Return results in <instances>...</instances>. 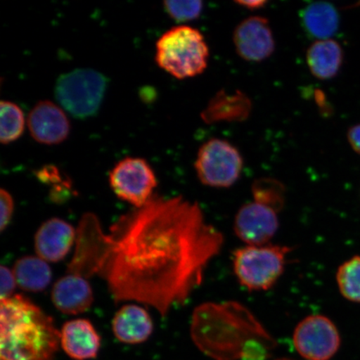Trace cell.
Masks as SVG:
<instances>
[{
	"mask_svg": "<svg viewBox=\"0 0 360 360\" xmlns=\"http://www.w3.org/2000/svg\"><path fill=\"white\" fill-rule=\"evenodd\" d=\"M76 231L68 274L98 276L115 302L136 301L163 317L200 286L224 242L200 205L182 196L153 195L121 216L107 235L97 216L86 213Z\"/></svg>",
	"mask_w": 360,
	"mask_h": 360,
	"instance_id": "6da1fadb",
	"label": "cell"
},
{
	"mask_svg": "<svg viewBox=\"0 0 360 360\" xmlns=\"http://www.w3.org/2000/svg\"><path fill=\"white\" fill-rule=\"evenodd\" d=\"M193 343L215 360L241 359L248 342H263L274 349L277 342L255 315L238 301L205 302L193 310L191 326Z\"/></svg>",
	"mask_w": 360,
	"mask_h": 360,
	"instance_id": "7a4b0ae2",
	"label": "cell"
},
{
	"mask_svg": "<svg viewBox=\"0 0 360 360\" xmlns=\"http://www.w3.org/2000/svg\"><path fill=\"white\" fill-rule=\"evenodd\" d=\"M60 331L26 297L0 300V360H55Z\"/></svg>",
	"mask_w": 360,
	"mask_h": 360,
	"instance_id": "3957f363",
	"label": "cell"
},
{
	"mask_svg": "<svg viewBox=\"0 0 360 360\" xmlns=\"http://www.w3.org/2000/svg\"><path fill=\"white\" fill-rule=\"evenodd\" d=\"M209 58L204 35L188 25L173 27L156 43L157 65L178 79L201 75L208 67Z\"/></svg>",
	"mask_w": 360,
	"mask_h": 360,
	"instance_id": "277c9868",
	"label": "cell"
},
{
	"mask_svg": "<svg viewBox=\"0 0 360 360\" xmlns=\"http://www.w3.org/2000/svg\"><path fill=\"white\" fill-rule=\"evenodd\" d=\"M286 245H245L233 253V269L240 285L249 291H266L276 285L285 271Z\"/></svg>",
	"mask_w": 360,
	"mask_h": 360,
	"instance_id": "5b68a950",
	"label": "cell"
},
{
	"mask_svg": "<svg viewBox=\"0 0 360 360\" xmlns=\"http://www.w3.org/2000/svg\"><path fill=\"white\" fill-rule=\"evenodd\" d=\"M107 89V78L97 70L81 68L58 77L55 96L64 110L76 119L96 115Z\"/></svg>",
	"mask_w": 360,
	"mask_h": 360,
	"instance_id": "8992f818",
	"label": "cell"
},
{
	"mask_svg": "<svg viewBox=\"0 0 360 360\" xmlns=\"http://www.w3.org/2000/svg\"><path fill=\"white\" fill-rule=\"evenodd\" d=\"M244 160L238 148L221 139H211L198 152L195 169L205 186L227 188L240 179Z\"/></svg>",
	"mask_w": 360,
	"mask_h": 360,
	"instance_id": "52a82bcc",
	"label": "cell"
},
{
	"mask_svg": "<svg viewBox=\"0 0 360 360\" xmlns=\"http://www.w3.org/2000/svg\"><path fill=\"white\" fill-rule=\"evenodd\" d=\"M112 191L120 200L141 208L154 195L157 179L150 164L142 158L128 157L115 165L110 173Z\"/></svg>",
	"mask_w": 360,
	"mask_h": 360,
	"instance_id": "ba28073f",
	"label": "cell"
},
{
	"mask_svg": "<svg viewBox=\"0 0 360 360\" xmlns=\"http://www.w3.org/2000/svg\"><path fill=\"white\" fill-rule=\"evenodd\" d=\"M292 343L305 360H330L339 350L341 340L331 319L322 314H310L297 325Z\"/></svg>",
	"mask_w": 360,
	"mask_h": 360,
	"instance_id": "9c48e42d",
	"label": "cell"
},
{
	"mask_svg": "<svg viewBox=\"0 0 360 360\" xmlns=\"http://www.w3.org/2000/svg\"><path fill=\"white\" fill-rule=\"evenodd\" d=\"M278 214L260 202L254 200L246 202L238 210L233 231L245 245H268L280 226Z\"/></svg>",
	"mask_w": 360,
	"mask_h": 360,
	"instance_id": "30bf717a",
	"label": "cell"
},
{
	"mask_svg": "<svg viewBox=\"0 0 360 360\" xmlns=\"http://www.w3.org/2000/svg\"><path fill=\"white\" fill-rule=\"evenodd\" d=\"M233 42L242 60L259 63L276 51L271 26L266 18L251 16L243 20L233 31Z\"/></svg>",
	"mask_w": 360,
	"mask_h": 360,
	"instance_id": "8fae6325",
	"label": "cell"
},
{
	"mask_svg": "<svg viewBox=\"0 0 360 360\" xmlns=\"http://www.w3.org/2000/svg\"><path fill=\"white\" fill-rule=\"evenodd\" d=\"M28 128L35 141L46 146L60 145L70 133V123L64 110L49 101H39L31 110Z\"/></svg>",
	"mask_w": 360,
	"mask_h": 360,
	"instance_id": "7c38bea8",
	"label": "cell"
},
{
	"mask_svg": "<svg viewBox=\"0 0 360 360\" xmlns=\"http://www.w3.org/2000/svg\"><path fill=\"white\" fill-rule=\"evenodd\" d=\"M76 236L77 231L65 220L58 218L48 219L35 233L36 254L46 262H58L70 253Z\"/></svg>",
	"mask_w": 360,
	"mask_h": 360,
	"instance_id": "4fadbf2b",
	"label": "cell"
},
{
	"mask_svg": "<svg viewBox=\"0 0 360 360\" xmlns=\"http://www.w3.org/2000/svg\"><path fill=\"white\" fill-rule=\"evenodd\" d=\"M60 345L72 359L89 360L97 357L101 339L88 319H77L68 321L63 326Z\"/></svg>",
	"mask_w": 360,
	"mask_h": 360,
	"instance_id": "5bb4252c",
	"label": "cell"
},
{
	"mask_svg": "<svg viewBox=\"0 0 360 360\" xmlns=\"http://www.w3.org/2000/svg\"><path fill=\"white\" fill-rule=\"evenodd\" d=\"M51 299L58 311L75 315L91 307L94 295L87 278L68 274L53 285Z\"/></svg>",
	"mask_w": 360,
	"mask_h": 360,
	"instance_id": "9a60e30c",
	"label": "cell"
},
{
	"mask_svg": "<svg viewBox=\"0 0 360 360\" xmlns=\"http://www.w3.org/2000/svg\"><path fill=\"white\" fill-rule=\"evenodd\" d=\"M112 328L116 339L121 343L139 345L150 337L154 326L145 309L128 304L117 311L112 319Z\"/></svg>",
	"mask_w": 360,
	"mask_h": 360,
	"instance_id": "2e32d148",
	"label": "cell"
},
{
	"mask_svg": "<svg viewBox=\"0 0 360 360\" xmlns=\"http://www.w3.org/2000/svg\"><path fill=\"white\" fill-rule=\"evenodd\" d=\"M344 53L339 43L333 39L316 40L306 52V63L315 78L327 80L339 73Z\"/></svg>",
	"mask_w": 360,
	"mask_h": 360,
	"instance_id": "e0dca14e",
	"label": "cell"
},
{
	"mask_svg": "<svg viewBox=\"0 0 360 360\" xmlns=\"http://www.w3.org/2000/svg\"><path fill=\"white\" fill-rule=\"evenodd\" d=\"M301 25L309 37L316 40L330 39L340 25L336 8L327 2H314L305 6L300 13Z\"/></svg>",
	"mask_w": 360,
	"mask_h": 360,
	"instance_id": "ac0fdd59",
	"label": "cell"
},
{
	"mask_svg": "<svg viewBox=\"0 0 360 360\" xmlns=\"http://www.w3.org/2000/svg\"><path fill=\"white\" fill-rule=\"evenodd\" d=\"M17 286L28 292H40L51 282L52 272L46 261L34 256L18 259L13 269Z\"/></svg>",
	"mask_w": 360,
	"mask_h": 360,
	"instance_id": "d6986e66",
	"label": "cell"
},
{
	"mask_svg": "<svg viewBox=\"0 0 360 360\" xmlns=\"http://www.w3.org/2000/svg\"><path fill=\"white\" fill-rule=\"evenodd\" d=\"M251 191L254 201L266 205L278 213L285 207L286 188L276 179L260 178L255 180Z\"/></svg>",
	"mask_w": 360,
	"mask_h": 360,
	"instance_id": "ffe728a7",
	"label": "cell"
},
{
	"mask_svg": "<svg viewBox=\"0 0 360 360\" xmlns=\"http://www.w3.org/2000/svg\"><path fill=\"white\" fill-rule=\"evenodd\" d=\"M0 141L3 145H8L20 139L24 133V112L16 103L4 101L0 103Z\"/></svg>",
	"mask_w": 360,
	"mask_h": 360,
	"instance_id": "44dd1931",
	"label": "cell"
},
{
	"mask_svg": "<svg viewBox=\"0 0 360 360\" xmlns=\"http://www.w3.org/2000/svg\"><path fill=\"white\" fill-rule=\"evenodd\" d=\"M336 280L346 300L360 302V256L346 261L338 269Z\"/></svg>",
	"mask_w": 360,
	"mask_h": 360,
	"instance_id": "7402d4cb",
	"label": "cell"
},
{
	"mask_svg": "<svg viewBox=\"0 0 360 360\" xmlns=\"http://www.w3.org/2000/svg\"><path fill=\"white\" fill-rule=\"evenodd\" d=\"M164 8L174 20L184 24L199 19L204 4L202 1H165Z\"/></svg>",
	"mask_w": 360,
	"mask_h": 360,
	"instance_id": "603a6c76",
	"label": "cell"
},
{
	"mask_svg": "<svg viewBox=\"0 0 360 360\" xmlns=\"http://www.w3.org/2000/svg\"><path fill=\"white\" fill-rule=\"evenodd\" d=\"M13 211V200L10 193L0 191V231H4L10 224Z\"/></svg>",
	"mask_w": 360,
	"mask_h": 360,
	"instance_id": "cb8c5ba5",
	"label": "cell"
},
{
	"mask_svg": "<svg viewBox=\"0 0 360 360\" xmlns=\"http://www.w3.org/2000/svg\"><path fill=\"white\" fill-rule=\"evenodd\" d=\"M0 280H1L0 300L11 298L13 295V291H15L17 286V282L13 270L3 265L0 268Z\"/></svg>",
	"mask_w": 360,
	"mask_h": 360,
	"instance_id": "d4e9b609",
	"label": "cell"
},
{
	"mask_svg": "<svg viewBox=\"0 0 360 360\" xmlns=\"http://www.w3.org/2000/svg\"><path fill=\"white\" fill-rule=\"evenodd\" d=\"M348 139L354 150L360 155V124L349 130Z\"/></svg>",
	"mask_w": 360,
	"mask_h": 360,
	"instance_id": "484cf974",
	"label": "cell"
},
{
	"mask_svg": "<svg viewBox=\"0 0 360 360\" xmlns=\"http://www.w3.org/2000/svg\"><path fill=\"white\" fill-rule=\"evenodd\" d=\"M238 6L250 11H257L266 6L267 2L264 0H254V1H236Z\"/></svg>",
	"mask_w": 360,
	"mask_h": 360,
	"instance_id": "4316f807",
	"label": "cell"
},
{
	"mask_svg": "<svg viewBox=\"0 0 360 360\" xmlns=\"http://www.w3.org/2000/svg\"><path fill=\"white\" fill-rule=\"evenodd\" d=\"M276 360H295V359H289V358H282V359H278Z\"/></svg>",
	"mask_w": 360,
	"mask_h": 360,
	"instance_id": "83f0119b",
	"label": "cell"
}]
</instances>
